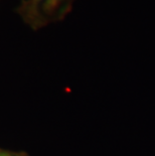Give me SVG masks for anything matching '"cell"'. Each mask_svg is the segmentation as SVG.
Masks as SVG:
<instances>
[{"instance_id":"6da1fadb","label":"cell","mask_w":155,"mask_h":156,"mask_svg":"<svg viewBox=\"0 0 155 156\" xmlns=\"http://www.w3.org/2000/svg\"><path fill=\"white\" fill-rule=\"evenodd\" d=\"M75 0H21L16 12L32 29L62 21L72 11Z\"/></svg>"},{"instance_id":"7a4b0ae2","label":"cell","mask_w":155,"mask_h":156,"mask_svg":"<svg viewBox=\"0 0 155 156\" xmlns=\"http://www.w3.org/2000/svg\"><path fill=\"white\" fill-rule=\"evenodd\" d=\"M0 156H28L24 152H15L10 150H5V149L0 148Z\"/></svg>"}]
</instances>
